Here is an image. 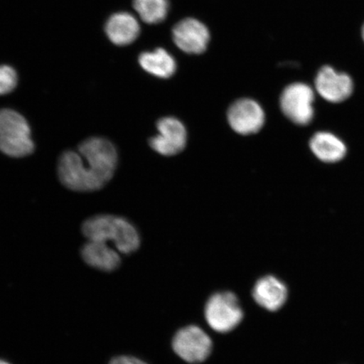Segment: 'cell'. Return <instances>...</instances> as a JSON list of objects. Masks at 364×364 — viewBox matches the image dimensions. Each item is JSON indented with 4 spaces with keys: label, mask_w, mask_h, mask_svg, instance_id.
Listing matches in <instances>:
<instances>
[{
    "label": "cell",
    "mask_w": 364,
    "mask_h": 364,
    "mask_svg": "<svg viewBox=\"0 0 364 364\" xmlns=\"http://www.w3.org/2000/svg\"><path fill=\"white\" fill-rule=\"evenodd\" d=\"M110 364H148L139 358L129 356H121L113 358Z\"/></svg>",
    "instance_id": "ac0fdd59"
},
{
    "label": "cell",
    "mask_w": 364,
    "mask_h": 364,
    "mask_svg": "<svg viewBox=\"0 0 364 364\" xmlns=\"http://www.w3.org/2000/svg\"><path fill=\"white\" fill-rule=\"evenodd\" d=\"M117 164V150L110 141L94 136L81 143L78 152L62 154L58 176L68 189L92 192L102 188L112 178Z\"/></svg>",
    "instance_id": "6da1fadb"
},
{
    "label": "cell",
    "mask_w": 364,
    "mask_h": 364,
    "mask_svg": "<svg viewBox=\"0 0 364 364\" xmlns=\"http://www.w3.org/2000/svg\"><path fill=\"white\" fill-rule=\"evenodd\" d=\"M81 254L88 265L101 271L116 270L121 263L117 250L102 241L89 240L82 248Z\"/></svg>",
    "instance_id": "4fadbf2b"
},
{
    "label": "cell",
    "mask_w": 364,
    "mask_h": 364,
    "mask_svg": "<svg viewBox=\"0 0 364 364\" xmlns=\"http://www.w3.org/2000/svg\"><path fill=\"white\" fill-rule=\"evenodd\" d=\"M253 299L259 306L268 311H277L284 306L288 299V289L274 276H265L255 284Z\"/></svg>",
    "instance_id": "8fae6325"
},
{
    "label": "cell",
    "mask_w": 364,
    "mask_h": 364,
    "mask_svg": "<svg viewBox=\"0 0 364 364\" xmlns=\"http://www.w3.org/2000/svg\"><path fill=\"white\" fill-rule=\"evenodd\" d=\"M33 150L30 126L25 117L11 109L0 110V151L8 156L21 158Z\"/></svg>",
    "instance_id": "3957f363"
},
{
    "label": "cell",
    "mask_w": 364,
    "mask_h": 364,
    "mask_svg": "<svg viewBox=\"0 0 364 364\" xmlns=\"http://www.w3.org/2000/svg\"><path fill=\"white\" fill-rule=\"evenodd\" d=\"M0 364H11L4 360H0Z\"/></svg>",
    "instance_id": "d6986e66"
},
{
    "label": "cell",
    "mask_w": 364,
    "mask_h": 364,
    "mask_svg": "<svg viewBox=\"0 0 364 364\" xmlns=\"http://www.w3.org/2000/svg\"><path fill=\"white\" fill-rule=\"evenodd\" d=\"M172 39L181 51L188 54H201L206 51L210 42V31L196 18H185L173 27Z\"/></svg>",
    "instance_id": "ba28073f"
},
{
    "label": "cell",
    "mask_w": 364,
    "mask_h": 364,
    "mask_svg": "<svg viewBox=\"0 0 364 364\" xmlns=\"http://www.w3.org/2000/svg\"><path fill=\"white\" fill-rule=\"evenodd\" d=\"M227 119L235 133L250 135L258 133L262 129L266 115L257 101L241 98L231 105L227 112Z\"/></svg>",
    "instance_id": "52a82bcc"
},
{
    "label": "cell",
    "mask_w": 364,
    "mask_h": 364,
    "mask_svg": "<svg viewBox=\"0 0 364 364\" xmlns=\"http://www.w3.org/2000/svg\"><path fill=\"white\" fill-rule=\"evenodd\" d=\"M139 63L144 71L161 79L171 78L177 68L175 58L161 48L141 53Z\"/></svg>",
    "instance_id": "9a60e30c"
},
{
    "label": "cell",
    "mask_w": 364,
    "mask_h": 364,
    "mask_svg": "<svg viewBox=\"0 0 364 364\" xmlns=\"http://www.w3.org/2000/svg\"><path fill=\"white\" fill-rule=\"evenodd\" d=\"M82 230L89 240L112 242L117 252L124 254L135 252L140 245L138 230L124 218L97 215L85 222Z\"/></svg>",
    "instance_id": "7a4b0ae2"
},
{
    "label": "cell",
    "mask_w": 364,
    "mask_h": 364,
    "mask_svg": "<svg viewBox=\"0 0 364 364\" xmlns=\"http://www.w3.org/2000/svg\"><path fill=\"white\" fill-rule=\"evenodd\" d=\"M311 151L320 161L336 163L341 161L347 153V147L338 136L328 132H318L309 142Z\"/></svg>",
    "instance_id": "5bb4252c"
},
{
    "label": "cell",
    "mask_w": 364,
    "mask_h": 364,
    "mask_svg": "<svg viewBox=\"0 0 364 364\" xmlns=\"http://www.w3.org/2000/svg\"><path fill=\"white\" fill-rule=\"evenodd\" d=\"M316 88L327 102L338 103L344 102L352 95L353 84L348 75L336 72L330 66H325L318 73Z\"/></svg>",
    "instance_id": "30bf717a"
},
{
    "label": "cell",
    "mask_w": 364,
    "mask_h": 364,
    "mask_svg": "<svg viewBox=\"0 0 364 364\" xmlns=\"http://www.w3.org/2000/svg\"><path fill=\"white\" fill-rule=\"evenodd\" d=\"M106 34L109 40L117 46H127L133 43L140 33L138 19L130 13L114 14L107 21Z\"/></svg>",
    "instance_id": "7c38bea8"
},
{
    "label": "cell",
    "mask_w": 364,
    "mask_h": 364,
    "mask_svg": "<svg viewBox=\"0 0 364 364\" xmlns=\"http://www.w3.org/2000/svg\"><path fill=\"white\" fill-rule=\"evenodd\" d=\"M363 40H364V26H363Z\"/></svg>",
    "instance_id": "ffe728a7"
},
{
    "label": "cell",
    "mask_w": 364,
    "mask_h": 364,
    "mask_svg": "<svg viewBox=\"0 0 364 364\" xmlns=\"http://www.w3.org/2000/svg\"><path fill=\"white\" fill-rule=\"evenodd\" d=\"M134 8L141 20L154 25L166 19L170 4L168 0H134Z\"/></svg>",
    "instance_id": "2e32d148"
},
{
    "label": "cell",
    "mask_w": 364,
    "mask_h": 364,
    "mask_svg": "<svg viewBox=\"0 0 364 364\" xmlns=\"http://www.w3.org/2000/svg\"><path fill=\"white\" fill-rule=\"evenodd\" d=\"M174 352L182 360L201 363L210 356L213 343L209 336L197 326H188L176 332L172 341Z\"/></svg>",
    "instance_id": "8992f818"
},
{
    "label": "cell",
    "mask_w": 364,
    "mask_h": 364,
    "mask_svg": "<svg viewBox=\"0 0 364 364\" xmlns=\"http://www.w3.org/2000/svg\"><path fill=\"white\" fill-rule=\"evenodd\" d=\"M158 134L149 140V145L161 156H173L179 154L188 142V132L176 117H167L157 124Z\"/></svg>",
    "instance_id": "9c48e42d"
},
{
    "label": "cell",
    "mask_w": 364,
    "mask_h": 364,
    "mask_svg": "<svg viewBox=\"0 0 364 364\" xmlns=\"http://www.w3.org/2000/svg\"><path fill=\"white\" fill-rule=\"evenodd\" d=\"M17 82V74L12 67L0 66V95L11 93L16 87Z\"/></svg>",
    "instance_id": "e0dca14e"
},
{
    "label": "cell",
    "mask_w": 364,
    "mask_h": 364,
    "mask_svg": "<svg viewBox=\"0 0 364 364\" xmlns=\"http://www.w3.org/2000/svg\"><path fill=\"white\" fill-rule=\"evenodd\" d=\"M243 317L237 296L229 291L213 294L205 306V318L208 326L220 333L235 330Z\"/></svg>",
    "instance_id": "277c9868"
},
{
    "label": "cell",
    "mask_w": 364,
    "mask_h": 364,
    "mask_svg": "<svg viewBox=\"0 0 364 364\" xmlns=\"http://www.w3.org/2000/svg\"><path fill=\"white\" fill-rule=\"evenodd\" d=\"M315 94L311 86L304 83L291 84L280 97V108L284 115L294 124L306 126L314 117Z\"/></svg>",
    "instance_id": "5b68a950"
}]
</instances>
